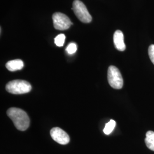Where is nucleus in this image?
Masks as SVG:
<instances>
[{"instance_id":"obj_1","label":"nucleus","mask_w":154,"mask_h":154,"mask_svg":"<svg viewBox=\"0 0 154 154\" xmlns=\"http://www.w3.org/2000/svg\"><path fill=\"white\" fill-rule=\"evenodd\" d=\"M7 115L18 130L25 131L30 125V119L25 111L18 108L11 107L7 111Z\"/></svg>"},{"instance_id":"obj_2","label":"nucleus","mask_w":154,"mask_h":154,"mask_svg":"<svg viewBox=\"0 0 154 154\" xmlns=\"http://www.w3.org/2000/svg\"><path fill=\"white\" fill-rule=\"evenodd\" d=\"M6 90L9 93L23 94L30 92L32 90V86L26 81L14 80L7 83Z\"/></svg>"},{"instance_id":"obj_3","label":"nucleus","mask_w":154,"mask_h":154,"mask_svg":"<svg viewBox=\"0 0 154 154\" xmlns=\"http://www.w3.org/2000/svg\"><path fill=\"white\" fill-rule=\"evenodd\" d=\"M72 11L77 18L83 23H90L92 17L89 13L85 5L79 0H75L72 4Z\"/></svg>"},{"instance_id":"obj_4","label":"nucleus","mask_w":154,"mask_h":154,"mask_svg":"<svg viewBox=\"0 0 154 154\" xmlns=\"http://www.w3.org/2000/svg\"><path fill=\"white\" fill-rule=\"evenodd\" d=\"M107 79L111 87L121 89L123 85V80L119 69L114 66H110L108 69Z\"/></svg>"},{"instance_id":"obj_5","label":"nucleus","mask_w":154,"mask_h":154,"mask_svg":"<svg viewBox=\"0 0 154 154\" xmlns=\"http://www.w3.org/2000/svg\"><path fill=\"white\" fill-rule=\"evenodd\" d=\"M53 21L54 26L59 30H65L68 29L72 25L69 18L65 14L61 13H55L53 15Z\"/></svg>"},{"instance_id":"obj_6","label":"nucleus","mask_w":154,"mask_h":154,"mask_svg":"<svg viewBox=\"0 0 154 154\" xmlns=\"http://www.w3.org/2000/svg\"><path fill=\"white\" fill-rule=\"evenodd\" d=\"M50 135L56 142L65 145L70 142V137L65 131L59 127L53 128L50 130Z\"/></svg>"},{"instance_id":"obj_7","label":"nucleus","mask_w":154,"mask_h":154,"mask_svg":"<svg viewBox=\"0 0 154 154\" xmlns=\"http://www.w3.org/2000/svg\"><path fill=\"white\" fill-rule=\"evenodd\" d=\"M114 43L116 49L123 51L126 49V45L124 42V35L121 30H116L114 34Z\"/></svg>"},{"instance_id":"obj_8","label":"nucleus","mask_w":154,"mask_h":154,"mask_svg":"<svg viewBox=\"0 0 154 154\" xmlns=\"http://www.w3.org/2000/svg\"><path fill=\"white\" fill-rule=\"evenodd\" d=\"M24 64L21 60H14L9 61L6 64V67L11 72H15L21 70L23 67Z\"/></svg>"},{"instance_id":"obj_9","label":"nucleus","mask_w":154,"mask_h":154,"mask_svg":"<svg viewBox=\"0 0 154 154\" xmlns=\"http://www.w3.org/2000/svg\"><path fill=\"white\" fill-rule=\"evenodd\" d=\"M145 143L148 149L154 151V132L149 131L146 133Z\"/></svg>"},{"instance_id":"obj_10","label":"nucleus","mask_w":154,"mask_h":154,"mask_svg":"<svg viewBox=\"0 0 154 154\" xmlns=\"http://www.w3.org/2000/svg\"><path fill=\"white\" fill-rule=\"evenodd\" d=\"M116 126V122L112 119H111L109 122L106 124L103 129V132L106 135H109L113 131Z\"/></svg>"},{"instance_id":"obj_11","label":"nucleus","mask_w":154,"mask_h":154,"mask_svg":"<svg viewBox=\"0 0 154 154\" xmlns=\"http://www.w3.org/2000/svg\"><path fill=\"white\" fill-rule=\"evenodd\" d=\"M65 35L63 34H61L58 35L55 39H54V42L55 44L57 46L61 47L62 46H63L64 43H65Z\"/></svg>"},{"instance_id":"obj_12","label":"nucleus","mask_w":154,"mask_h":154,"mask_svg":"<svg viewBox=\"0 0 154 154\" xmlns=\"http://www.w3.org/2000/svg\"><path fill=\"white\" fill-rule=\"evenodd\" d=\"M77 49V45L74 43H71L67 46V47L66 48V51L68 54H72L76 52Z\"/></svg>"},{"instance_id":"obj_13","label":"nucleus","mask_w":154,"mask_h":154,"mask_svg":"<svg viewBox=\"0 0 154 154\" xmlns=\"http://www.w3.org/2000/svg\"><path fill=\"white\" fill-rule=\"evenodd\" d=\"M149 55L151 61L154 65V45H151L149 46Z\"/></svg>"}]
</instances>
